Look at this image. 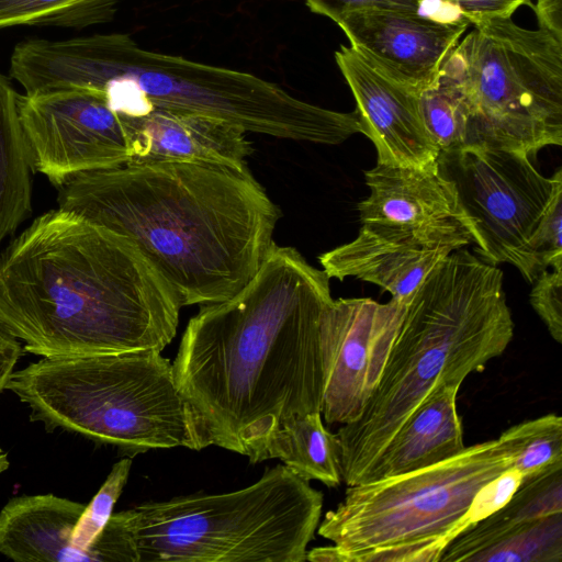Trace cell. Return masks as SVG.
Wrapping results in <instances>:
<instances>
[{"label":"cell","mask_w":562,"mask_h":562,"mask_svg":"<svg viewBox=\"0 0 562 562\" xmlns=\"http://www.w3.org/2000/svg\"><path fill=\"white\" fill-rule=\"evenodd\" d=\"M329 279L295 248L273 243L238 293L189 321L172 367L210 446L255 464L282 424L322 413Z\"/></svg>","instance_id":"obj_1"},{"label":"cell","mask_w":562,"mask_h":562,"mask_svg":"<svg viewBox=\"0 0 562 562\" xmlns=\"http://www.w3.org/2000/svg\"><path fill=\"white\" fill-rule=\"evenodd\" d=\"M57 189L58 207L127 237L182 306L238 293L269 252L281 216L247 164L128 159Z\"/></svg>","instance_id":"obj_2"},{"label":"cell","mask_w":562,"mask_h":562,"mask_svg":"<svg viewBox=\"0 0 562 562\" xmlns=\"http://www.w3.org/2000/svg\"><path fill=\"white\" fill-rule=\"evenodd\" d=\"M181 307L127 237L72 211L40 215L0 255V324L35 356L161 351Z\"/></svg>","instance_id":"obj_3"},{"label":"cell","mask_w":562,"mask_h":562,"mask_svg":"<svg viewBox=\"0 0 562 562\" xmlns=\"http://www.w3.org/2000/svg\"><path fill=\"white\" fill-rule=\"evenodd\" d=\"M10 76L26 95L101 93L124 116L151 110L199 113L246 133L324 145L362 132L356 110L324 109L248 72L143 49L127 34L21 42L10 58Z\"/></svg>","instance_id":"obj_4"},{"label":"cell","mask_w":562,"mask_h":562,"mask_svg":"<svg viewBox=\"0 0 562 562\" xmlns=\"http://www.w3.org/2000/svg\"><path fill=\"white\" fill-rule=\"evenodd\" d=\"M503 271L465 247L418 286L363 413L336 434L342 482L363 483L378 457L435 390L459 385L504 353L514 322Z\"/></svg>","instance_id":"obj_5"},{"label":"cell","mask_w":562,"mask_h":562,"mask_svg":"<svg viewBox=\"0 0 562 562\" xmlns=\"http://www.w3.org/2000/svg\"><path fill=\"white\" fill-rule=\"evenodd\" d=\"M5 390L46 431L78 434L130 458L151 449L210 446L159 350L43 358L13 371Z\"/></svg>","instance_id":"obj_6"},{"label":"cell","mask_w":562,"mask_h":562,"mask_svg":"<svg viewBox=\"0 0 562 562\" xmlns=\"http://www.w3.org/2000/svg\"><path fill=\"white\" fill-rule=\"evenodd\" d=\"M323 499L279 464L238 491L146 502L123 514L138 562H303Z\"/></svg>","instance_id":"obj_7"},{"label":"cell","mask_w":562,"mask_h":562,"mask_svg":"<svg viewBox=\"0 0 562 562\" xmlns=\"http://www.w3.org/2000/svg\"><path fill=\"white\" fill-rule=\"evenodd\" d=\"M512 428L438 463L352 486L319 521L340 562H436L477 492L514 464Z\"/></svg>","instance_id":"obj_8"},{"label":"cell","mask_w":562,"mask_h":562,"mask_svg":"<svg viewBox=\"0 0 562 562\" xmlns=\"http://www.w3.org/2000/svg\"><path fill=\"white\" fill-rule=\"evenodd\" d=\"M438 77L457 94L474 147L536 154L562 145V32L512 16L472 24Z\"/></svg>","instance_id":"obj_9"},{"label":"cell","mask_w":562,"mask_h":562,"mask_svg":"<svg viewBox=\"0 0 562 562\" xmlns=\"http://www.w3.org/2000/svg\"><path fill=\"white\" fill-rule=\"evenodd\" d=\"M437 161L456 188L475 254L494 266H514L532 283L541 269L529 241L562 182L561 168L548 178L529 156L486 147L439 154Z\"/></svg>","instance_id":"obj_10"},{"label":"cell","mask_w":562,"mask_h":562,"mask_svg":"<svg viewBox=\"0 0 562 562\" xmlns=\"http://www.w3.org/2000/svg\"><path fill=\"white\" fill-rule=\"evenodd\" d=\"M18 110L33 171L56 188L78 173L131 159L124 122L101 93L19 94Z\"/></svg>","instance_id":"obj_11"},{"label":"cell","mask_w":562,"mask_h":562,"mask_svg":"<svg viewBox=\"0 0 562 562\" xmlns=\"http://www.w3.org/2000/svg\"><path fill=\"white\" fill-rule=\"evenodd\" d=\"M406 304L369 297L334 300L321 328L324 364L322 414L346 425L364 411L376 390Z\"/></svg>","instance_id":"obj_12"},{"label":"cell","mask_w":562,"mask_h":562,"mask_svg":"<svg viewBox=\"0 0 562 562\" xmlns=\"http://www.w3.org/2000/svg\"><path fill=\"white\" fill-rule=\"evenodd\" d=\"M364 179L370 193L358 204L362 225L428 247L456 250L471 243L456 188L438 161L423 169L376 164Z\"/></svg>","instance_id":"obj_13"},{"label":"cell","mask_w":562,"mask_h":562,"mask_svg":"<svg viewBox=\"0 0 562 562\" xmlns=\"http://www.w3.org/2000/svg\"><path fill=\"white\" fill-rule=\"evenodd\" d=\"M335 23L351 46L418 93L436 80L443 61L471 24L465 18L376 8L347 12Z\"/></svg>","instance_id":"obj_14"},{"label":"cell","mask_w":562,"mask_h":562,"mask_svg":"<svg viewBox=\"0 0 562 562\" xmlns=\"http://www.w3.org/2000/svg\"><path fill=\"white\" fill-rule=\"evenodd\" d=\"M335 59L355 97L362 134L376 149L378 164L422 169L437 165L439 149L426 128L419 93L351 45H341Z\"/></svg>","instance_id":"obj_15"},{"label":"cell","mask_w":562,"mask_h":562,"mask_svg":"<svg viewBox=\"0 0 562 562\" xmlns=\"http://www.w3.org/2000/svg\"><path fill=\"white\" fill-rule=\"evenodd\" d=\"M451 251L362 225L355 239L318 259L329 278L355 277L371 282L387 291L391 300L407 305L430 271Z\"/></svg>","instance_id":"obj_16"},{"label":"cell","mask_w":562,"mask_h":562,"mask_svg":"<svg viewBox=\"0 0 562 562\" xmlns=\"http://www.w3.org/2000/svg\"><path fill=\"white\" fill-rule=\"evenodd\" d=\"M120 116L128 134L131 159H195L244 165L251 154L246 132L218 117L165 110Z\"/></svg>","instance_id":"obj_17"},{"label":"cell","mask_w":562,"mask_h":562,"mask_svg":"<svg viewBox=\"0 0 562 562\" xmlns=\"http://www.w3.org/2000/svg\"><path fill=\"white\" fill-rule=\"evenodd\" d=\"M459 389L443 385L428 395L378 457L363 483L426 468L462 451Z\"/></svg>","instance_id":"obj_18"},{"label":"cell","mask_w":562,"mask_h":562,"mask_svg":"<svg viewBox=\"0 0 562 562\" xmlns=\"http://www.w3.org/2000/svg\"><path fill=\"white\" fill-rule=\"evenodd\" d=\"M440 562H562V512L498 529L473 526L442 551Z\"/></svg>","instance_id":"obj_19"},{"label":"cell","mask_w":562,"mask_h":562,"mask_svg":"<svg viewBox=\"0 0 562 562\" xmlns=\"http://www.w3.org/2000/svg\"><path fill=\"white\" fill-rule=\"evenodd\" d=\"M18 97L10 80L0 74V244L32 212L33 168Z\"/></svg>","instance_id":"obj_20"},{"label":"cell","mask_w":562,"mask_h":562,"mask_svg":"<svg viewBox=\"0 0 562 562\" xmlns=\"http://www.w3.org/2000/svg\"><path fill=\"white\" fill-rule=\"evenodd\" d=\"M321 415L311 413L282 424L269 438L263 460L279 459L299 476L336 487L342 482L338 439Z\"/></svg>","instance_id":"obj_21"},{"label":"cell","mask_w":562,"mask_h":562,"mask_svg":"<svg viewBox=\"0 0 562 562\" xmlns=\"http://www.w3.org/2000/svg\"><path fill=\"white\" fill-rule=\"evenodd\" d=\"M119 0H0V29L15 25L83 29L110 21Z\"/></svg>","instance_id":"obj_22"},{"label":"cell","mask_w":562,"mask_h":562,"mask_svg":"<svg viewBox=\"0 0 562 562\" xmlns=\"http://www.w3.org/2000/svg\"><path fill=\"white\" fill-rule=\"evenodd\" d=\"M426 128L439 154L474 147L468 114L453 90L438 76L419 93Z\"/></svg>","instance_id":"obj_23"},{"label":"cell","mask_w":562,"mask_h":562,"mask_svg":"<svg viewBox=\"0 0 562 562\" xmlns=\"http://www.w3.org/2000/svg\"><path fill=\"white\" fill-rule=\"evenodd\" d=\"M562 512V467L522 481L510 499L480 520L485 529H498Z\"/></svg>","instance_id":"obj_24"},{"label":"cell","mask_w":562,"mask_h":562,"mask_svg":"<svg viewBox=\"0 0 562 562\" xmlns=\"http://www.w3.org/2000/svg\"><path fill=\"white\" fill-rule=\"evenodd\" d=\"M517 453L513 467L522 481L562 467V418L549 413L512 426Z\"/></svg>","instance_id":"obj_25"},{"label":"cell","mask_w":562,"mask_h":562,"mask_svg":"<svg viewBox=\"0 0 562 562\" xmlns=\"http://www.w3.org/2000/svg\"><path fill=\"white\" fill-rule=\"evenodd\" d=\"M131 465L132 458L130 457L116 462L98 493L81 514L71 538L77 562H94L90 546L112 516L113 507L127 482Z\"/></svg>","instance_id":"obj_26"},{"label":"cell","mask_w":562,"mask_h":562,"mask_svg":"<svg viewBox=\"0 0 562 562\" xmlns=\"http://www.w3.org/2000/svg\"><path fill=\"white\" fill-rule=\"evenodd\" d=\"M562 182L559 183L530 238V250L541 271L562 270Z\"/></svg>","instance_id":"obj_27"},{"label":"cell","mask_w":562,"mask_h":562,"mask_svg":"<svg viewBox=\"0 0 562 562\" xmlns=\"http://www.w3.org/2000/svg\"><path fill=\"white\" fill-rule=\"evenodd\" d=\"M530 304L550 336L562 344V270L541 271L532 282Z\"/></svg>","instance_id":"obj_28"},{"label":"cell","mask_w":562,"mask_h":562,"mask_svg":"<svg viewBox=\"0 0 562 562\" xmlns=\"http://www.w3.org/2000/svg\"><path fill=\"white\" fill-rule=\"evenodd\" d=\"M521 482V473L512 467L486 483L477 492L464 516L462 522L463 532L502 508L510 499Z\"/></svg>","instance_id":"obj_29"},{"label":"cell","mask_w":562,"mask_h":562,"mask_svg":"<svg viewBox=\"0 0 562 562\" xmlns=\"http://www.w3.org/2000/svg\"><path fill=\"white\" fill-rule=\"evenodd\" d=\"M308 9L336 22L342 14L368 8L417 11L431 14L430 0H305ZM432 15V14H431Z\"/></svg>","instance_id":"obj_30"},{"label":"cell","mask_w":562,"mask_h":562,"mask_svg":"<svg viewBox=\"0 0 562 562\" xmlns=\"http://www.w3.org/2000/svg\"><path fill=\"white\" fill-rule=\"evenodd\" d=\"M442 4L457 11L471 24L494 19L509 18L521 5H530V0H438Z\"/></svg>","instance_id":"obj_31"},{"label":"cell","mask_w":562,"mask_h":562,"mask_svg":"<svg viewBox=\"0 0 562 562\" xmlns=\"http://www.w3.org/2000/svg\"><path fill=\"white\" fill-rule=\"evenodd\" d=\"M23 352L21 342L0 324V393Z\"/></svg>","instance_id":"obj_32"},{"label":"cell","mask_w":562,"mask_h":562,"mask_svg":"<svg viewBox=\"0 0 562 562\" xmlns=\"http://www.w3.org/2000/svg\"><path fill=\"white\" fill-rule=\"evenodd\" d=\"M538 25L553 30L562 29V0H537L531 7Z\"/></svg>","instance_id":"obj_33"},{"label":"cell","mask_w":562,"mask_h":562,"mask_svg":"<svg viewBox=\"0 0 562 562\" xmlns=\"http://www.w3.org/2000/svg\"><path fill=\"white\" fill-rule=\"evenodd\" d=\"M10 461L8 458V453L0 448V474L9 469Z\"/></svg>","instance_id":"obj_34"}]
</instances>
